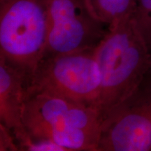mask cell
<instances>
[{
	"label": "cell",
	"mask_w": 151,
	"mask_h": 151,
	"mask_svg": "<svg viewBox=\"0 0 151 151\" xmlns=\"http://www.w3.org/2000/svg\"><path fill=\"white\" fill-rule=\"evenodd\" d=\"M94 55L101 78L94 106L103 120L137 89L150 70V49L133 14L108 26Z\"/></svg>",
	"instance_id": "cell-1"
},
{
	"label": "cell",
	"mask_w": 151,
	"mask_h": 151,
	"mask_svg": "<svg viewBox=\"0 0 151 151\" xmlns=\"http://www.w3.org/2000/svg\"><path fill=\"white\" fill-rule=\"evenodd\" d=\"M44 0H0V57L22 71L27 82L46 52Z\"/></svg>",
	"instance_id": "cell-2"
},
{
	"label": "cell",
	"mask_w": 151,
	"mask_h": 151,
	"mask_svg": "<svg viewBox=\"0 0 151 151\" xmlns=\"http://www.w3.org/2000/svg\"><path fill=\"white\" fill-rule=\"evenodd\" d=\"M100 81L94 50L46 57L26 83L25 99L48 94L94 106Z\"/></svg>",
	"instance_id": "cell-3"
},
{
	"label": "cell",
	"mask_w": 151,
	"mask_h": 151,
	"mask_svg": "<svg viewBox=\"0 0 151 151\" xmlns=\"http://www.w3.org/2000/svg\"><path fill=\"white\" fill-rule=\"evenodd\" d=\"M97 151H151V73L104 118Z\"/></svg>",
	"instance_id": "cell-4"
},
{
	"label": "cell",
	"mask_w": 151,
	"mask_h": 151,
	"mask_svg": "<svg viewBox=\"0 0 151 151\" xmlns=\"http://www.w3.org/2000/svg\"><path fill=\"white\" fill-rule=\"evenodd\" d=\"M44 1L48 35L43 58L93 50L108 31L91 16L83 0Z\"/></svg>",
	"instance_id": "cell-5"
},
{
	"label": "cell",
	"mask_w": 151,
	"mask_h": 151,
	"mask_svg": "<svg viewBox=\"0 0 151 151\" xmlns=\"http://www.w3.org/2000/svg\"><path fill=\"white\" fill-rule=\"evenodd\" d=\"M22 120L24 127L35 123L65 124L99 134L102 122L94 106L48 94L26 98Z\"/></svg>",
	"instance_id": "cell-6"
},
{
	"label": "cell",
	"mask_w": 151,
	"mask_h": 151,
	"mask_svg": "<svg viewBox=\"0 0 151 151\" xmlns=\"http://www.w3.org/2000/svg\"><path fill=\"white\" fill-rule=\"evenodd\" d=\"M26 82L22 71L0 57V120L12 131L18 143L29 136L22 120Z\"/></svg>",
	"instance_id": "cell-7"
},
{
	"label": "cell",
	"mask_w": 151,
	"mask_h": 151,
	"mask_svg": "<svg viewBox=\"0 0 151 151\" xmlns=\"http://www.w3.org/2000/svg\"><path fill=\"white\" fill-rule=\"evenodd\" d=\"M35 139H48L67 151H97L99 134L65 124L35 123L25 126Z\"/></svg>",
	"instance_id": "cell-8"
},
{
	"label": "cell",
	"mask_w": 151,
	"mask_h": 151,
	"mask_svg": "<svg viewBox=\"0 0 151 151\" xmlns=\"http://www.w3.org/2000/svg\"><path fill=\"white\" fill-rule=\"evenodd\" d=\"M94 19L109 26L134 13L137 0H83Z\"/></svg>",
	"instance_id": "cell-9"
},
{
	"label": "cell",
	"mask_w": 151,
	"mask_h": 151,
	"mask_svg": "<svg viewBox=\"0 0 151 151\" xmlns=\"http://www.w3.org/2000/svg\"><path fill=\"white\" fill-rule=\"evenodd\" d=\"M133 16L149 49L151 48V0H137Z\"/></svg>",
	"instance_id": "cell-10"
},
{
	"label": "cell",
	"mask_w": 151,
	"mask_h": 151,
	"mask_svg": "<svg viewBox=\"0 0 151 151\" xmlns=\"http://www.w3.org/2000/svg\"><path fill=\"white\" fill-rule=\"evenodd\" d=\"M20 150L27 151H67L58 143L48 139H35L29 135L18 143Z\"/></svg>",
	"instance_id": "cell-11"
},
{
	"label": "cell",
	"mask_w": 151,
	"mask_h": 151,
	"mask_svg": "<svg viewBox=\"0 0 151 151\" xmlns=\"http://www.w3.org/2000/svg\"><path fill=\"white\" fill-rule=\"evenodd\" d=\"M14 134L6 126L0 123V150L18 151L20 147L15 143Z\"/></svg>",
	"instance_id": "cell-12"
},
{
	"label": "cell",
	"mask_w": 151,
	"mask_h": 151,
	"mask_svg": "<svg viewBox=\"0 0 151 151\" xmlns=\"http://www.w3.org/2000/svg\"><path fill=\"white\" fill-rule=\"evenodd\" d=\"M150 70H149V72L151 73V48L150 49Z\"/></svg>",
	"instance_id": "cell-13"
}]
</instances>
